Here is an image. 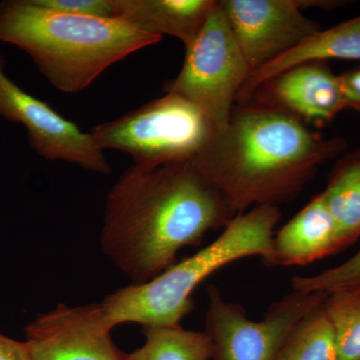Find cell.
<instances>
[{"label": "cell", "mask_w": 360, "mask_h": 360, "mask_svg": "<svg viewBox=\"0 0 360 360\" xmlns=\"http://www.w3.org/2000/svg\"><path fill=\"white\" fill-rule=\"evenodd\" d=\"M217 127L195 104L179 94L149 101L90 131L99 148L129 153L136 165H160L194 160Z\"/></svg>", "instance_id": "obj_5"}, {"label": "cell", "mask_w": 360, "mask_h": 360, "mask_svg": "<svg viewBox=\"0 0 360 360\" xmlns=\"http://www.w3.org/2000/svg\"><path fill=\"white\" fill-rule=\"evenodd\" d=\"M293 291L330 295L335 291L360 288V250L338 266L312 276H295L291 281Z\"/></svg>", "instance_id": "obj_19"}, {"label": "cell", "mask_w": 360, "mask_h": 360, "mask_svg": "<svg viewBox=\"0 0 360 360\" xmlns=\"http://www.w3.org/2000/svg\"><path fill=\"white\" fill-rule=\"evenodd\" d=\"M206 290L205 333L213 348L210 360H276L293 326L328 297L293 291L271 304L262 321H253L241 305L226 302L214 284Z\"/></svg>", "instance_id": "obj_7"}, {"label": "cell", "mask_w": 360, "mask_h": 360, "mask_svg": "<svg viewBox=\"0 0 360 360\" xmlns=\"http://www.w3.org/2000/svg\"><path fill=\"white\" fill-rule=\"evenodd\" d=\"M25 331L33 360H129L113 342L97 303H59L37 315Z\"/></svg>", "instance_id": "obj_10"}, {"label": "cell", "mask_w": 360, "mask_h": 360, "mask_svg": "<svg viewBox=\"0 0 360 360\" xmlns=\"http://www.w3.org/2000/svg\"><path fill=\"white\" fill-rule=\"evenodd\" d=\"M236 217L194 160L160 165L134 163L110 189L101 246L130 281L143 284L176 264L186 246Z\"/></svg>", "instance_id": "obj_1"}, {"label": "cell", "mask_w": 360, "mask_h": 360, "mask_svg": "<svg viewBox=\"0 0 360 360\" xmlns=\"http://www.w3.org/2000/svg\"><path fill=\"white\" fill-rule=\"evenodd\" d=\"M335 221L340 251L360 238V150L338 161L322 191Z\"/></svg>", "instance_id": "obj_15"}, {"label": "cell", "mask_w": 360, "mask_h": 360, "mask_svg": "<svg viewBox=\"0 0 360 360\" xmlns=\"http://www.w3.org/2000/svg\"><path fill=\"white\" fill-rule=\"evenodd\" d=\"M161 39L122 20L54 13L34 0L0 2V41L28 54L65 94L82 91L110 66Z\"/></svg>", "instance_id": "obj_3"}, {"label": "cell", "mask_w": 360, "mask_h": 360, "mask_svg": "<svg viewBox=\"0 0 360 360\" xmlns=\"http://www.w3.org/2000/svg\"><path fill=\"white\" fill-rule=\"evenodd\" d=\"M276 360H338L335 330L324 302L293 326L284 338Z\"/></svg>", "instance_id": "obj_17"}, {"label": "cell", "mask_w": 360, "mask_h": 360, "mask_svg": "<svg viewBox=\"0 0 360 360\" xmlns=\"http://www.w3.org/2000/svg\"><path fill=\"white\" fill-rule=\"evenodd\" d=\"M345 146V139H323L290 113L246 104L194 162L238 215L295 198Z\"/></svg>", "instance_id": "obj_2"}, {"label": "cell", "mask_w": 360, "mask_h": 360, "mask_svg": "<svg viewBox=\"0 0 360 360\" xmlns=\"http://www.w3.org/2000/svg\"><path fill=\"white\" fill-rule=\"evenodd\" d=\"M330 59L360 60V15L321 30L300 46L251 72L236 101L240 105L248 104L260 85L293 66Z\"/></svg>", "instance_id": "obj_14"}, {"label": "cell", "mask_w": 360, "mask_h": 360, "mask_svg": "<svg viewBox=\"0 0 360 360\" xmlns=\"http://www.w3.org/2000/svg\"><path fill=\"white\" fill-rule=\"evenodd\" d=\"M345 110H360V68L340 75Z\"/></svg>", "instance_id": "obj_21"}, {"label": "cell", "mask_w": 360, "mask_h": 360, "mask_svg": "<svg viewBox=\"0 0 360 360\" xmlns=\"http://www.w3.org/2000/svg\"><path fill=\"white\" fill-rule=\"evenodd\" d=\"M281 219L278 206H255L236 215L215 239L193 257L176 262L153 281L113 291L98 304L112 330L134 322L143 326H179L193 309V295L208 276L245 257L269 255L274 229Z\"/></svg>", "instance_id": "obj_4"}, {"label": "cell", "mask_w": 360, "mask_h": 360, "mask_svg": "<svg viewBox=\"0 0 360 360\" xmlns=\"http://www.w3.org/2000/svg\"><path fill=\"white\" fill-rule=\"evenodd\" d=\"M116 18L142 32L193 45L217 0H115Z\"/></svg>", "instance_id": "obj_13"}, {"label": "cell", "mask_w": 360, "mask_h": 360, "mask_svg": "<svg viewBox=\"0 0 360 360\" xmlns=\"http://www.w3.org/2000/svg\"><path fill=\"white\" fill-rule=\"evenodd\" d=\"M0 360H33L26 342L0 333Z\"/></svg>", "instance_id": "obj_22"}, {"label": "cell", "mask_w": 360, "mask_h": 360, "mask_svg": "<svg viewBox=\"0 0 360 360\" xmlns=\"http://www.w3.org/2000/svg\"><path fill=\"white\" fill-rule=\"evenodd\" d=\"M324 309L335 330L338 360H360V288L330 293Z\"/></svg>", "instance_id": "obj_18"}, {"label": "cell", "mask_w": 360, "mask_h": 360, "mask_svg": "<svg viewBox=\"0 0 360 360\" xmlns=\"http://www.w3.org/2000/svg\"><path fill=\"white\" fill-rule=\"evenodd\" d=\"M255 97L257 105L283 110L303 122L319 125L330 122L345 110L340 75L322 61L302 63L283 71L260 85L251 99Z\"/></svg>", "instance_id": "obj_11"}, {"label": "cell", "mask_w": 360, "mask_h": 360, "mask_svg": "<svg viewBox=\"0 0 360 360\" xmlns=\"http://www.w3.org/2000/svg\"><path fill=\"white\" fill-rule=\"evenodd\" d=\"M251 72L300 46L322 30L305 7H333L338 1L219 0Z\"/></svg>", "instance_id": "obj_8"}, {"label": "cell", "mask_w": 360, "mask_h": 360, "mask_svg": "<svg viewBox=\"0 0 360 360\" xmlns=\"http://www.w3.org/2000/svg\"><path fill=\"white\" fill-rule=\"evenodd\" d=\"M0 116L20 123L37 155L49 160H63L91 172H112L104 151L90 134L66 120L44 101L20 89L6 72V59L0 53Z\"/></svg>", "instance_id": "obj_9"}, {"label": "cell", "mask_w": 360, "mask_h": 360, "mask_svg": "<svg viewBox=\"0 0 360 360\" xmlns=\"http://www.w3.org/2000/svg\"><path fill=\"white\" fill-rule=\"evenodd\" d=\"M146 342L129 360H210L212 343L205 331L188 330L180 326H144Z\"/></svg>", "instance_id": "obj_16"}, {"label": "cell", "mask_w": 360, "mask_h": 360, "mask_svg": "<svg viewBox=\"0 0 360 360\" xmlns=\"http://www.w3.org/2000/svg\"><path fill=\"white\" fill-rule=\"evenodd\" d=\"M338 252L335 221L319 193L274 234L262 260L269 267L307 265Z\"/></svg>", "instance_id": "obj_12"}, {"label": "cell", "mask_w": 360, "mask_h": 360, "mask_svg": "<svg viewBox=\"0 0 360 360\" xmlns=\"http://www.w3.org/2000/svg\"><path fill=\"white\" fill-rule=\"evenodd\" d=\"M251 70L234 39L219 1L165 92L198 105L217 130L231 120L233 104Z\"/></svg>", "instance_id": "obj_6"}, {"label": "cell", "mask_w": 360, "mask_h": 360, "mask_svg": "<svg viewBox=\"0 0 360 360\" xmlns=\"http://www.w3.org/2000/svg\"><path fill=\"white\" fill-rule=\"evenodd\" d=\"M34 2L54 13L117 20L115 0H34Z\"/></svg>", "instance_id": "obj_20"}]
</instances>
